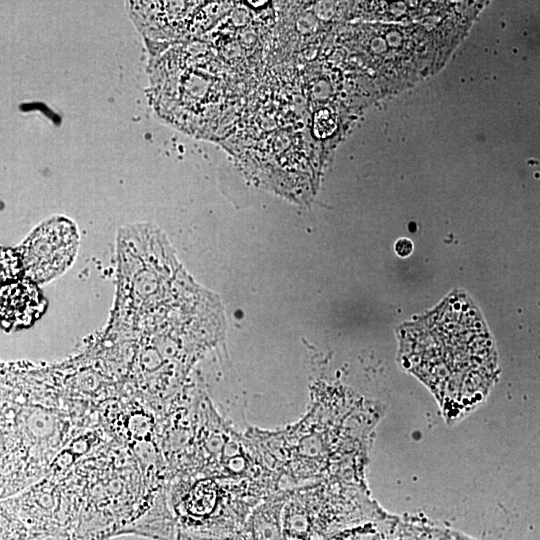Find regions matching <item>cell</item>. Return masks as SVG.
<instances>
[{"mask_svg":"<svg viewBox=\"0 0 540 540\" xmlns=\"http://www.w3.org/2000/svg\"><path fill=\"white\" fill-rule=\"evenodd\" d=\"M294 489H279L259 503L246 519L238 540H286L284 508Z\"/></svg>","mask_w":540,"mask_h":540,"instance_id":"obj_2","label":"cell"},{"mask_svg":"<svg viewBox=\"0 0 540 540\" xmlns=\"http://www.w3.org/2000/svg\"><path fill=\"white\" fill-rule=\"evenodd\" d=\"M79 245L76 225L54 217L39 225L21 248L22 264L33 281L48 282L68 269Z\"/></svg>","mask_w":540,"mask_h":540,"instance_id":"obj_1","label":"cell"},{"mask_svg":"<svg viewBox=\"0 0 540 540\" xmlns=\"http://www.w3.org/2000/svg\"><path fill=\"white\" fill-rule=\"evenodd\" d=\"M38 305L37 289L30 283L13 284L2 291V315L5 321L23 324L34 316Z\"/></svg>","mask_w":540,"mask_h":540,"instance_id":"obj_3","label":"cell"},{"mask_svg":"<svg viewBox=\"0 0 540 540\" xmlns=\"http://www.w3.org/2000/svg\"><path fill=\"white\" fill-rule=\"evenodd\" d=\"M177 540H238V539L236 537L206 536V535H198L194 533L180 531L178 533Z\"/></svg>","mask_w":540,"mask_h":540,"instance_id":"obj_4","label":"cell"},{"mask_svg":"<svg viewBox=\"0 0 540 540\" xmlns=\"http://www.w3.org/2000/svg\"><path fill=\"white\" fill-rule=\"evenodd\" d=\"M413 249L412 242L408 239H399L395 244V251L401 257H405L411 253Z\"/></svg>","mask_w":540,"mask_h":540,"instance_id":"obj_5","label":"cell"}]
</instances>
